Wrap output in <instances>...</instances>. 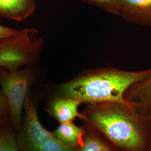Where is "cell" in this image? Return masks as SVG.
Returning a JSON list of instances; mask_svg holds the SVG:
<instances>
[{
	"instance_id": "6da1fadb",
	"label": "cell",
	"mask_w": 151,
	"mask_h": 151,
	"mask_svg": "<svg viewBox=\"0 0 151 151\" xmlns=\"http://www.w3.org/2000/svg\"><path fill=\"white\" fill-rule=\"evenodd\" d=\"M82 116L118 151H147L149 117L134 107L116 102L88 105Z\"/></svg>"
},
{
	"instance_id": "7a4b0ae2",
	"label": "cell",
	"mask_w": 151,
	"mask_h": 151,
	"mask_svg": "<svg viewBox=\"0 0 151 151\" xmlns=\"http://www.w3.org/2000/svg\"><path fill=\"white\" fill-rule=\"evenodd\" d=\"M151 74V68L128 71L108 67L87 70L60 85L58 90L60 97L76 100L81 104L116 102L134 107L125 99L124 93L132 85Z\"/></svg>"
},
{
	"instance_id": "3957f363",
	"label": "cell",
	"mask_w": 151,
	"mask_h": 151,
	"mask_svg": "<svg viewBox=\"0 0 151 151\" xmlns=\"http://www.w3.org/2000/svg\"><path fill=\"white\" fill-rule=\"evenodd\" d=\"M36 28L22 29L17 34L0 39V69L15 71L35 65L43 49V40Z\"/></svg>"
},
{
	"instance_id": "277c9868",
	"label": "cell",
	"mask_w": 151,
	"mask_h": 151,
	"mask_svg": "<svg viewBox=\"0 0 151 151\" xmlns=\"http://www.w3.org/2000/svg\"><path fill=\"white\" fill-rule=\"evenodd\" d=\"M35 70V65L15 71L0 69V86L7 103L11 120L15 125L21 122L24 104Z\"/></svg>"
},
{
	"instance_id": "5b68a950",
	"label": "cell",
	"mask_w": 151,
	"mask_h": 151,
	"mask_svg": "<svg viewBox=\"0 0 151 151\" xmlns=\"http://www.w3.org/2000/svg\"><path fill=\"white\" fill-rule=\"evenodd\" d=\"M25 125L22 138V145L28 151H39L41 147L54 136L40 123L34 104L27 97L24 106Z\"/></svg>"
},
{
	"instance_id": "8992f818",
	"label": "cell",
	"mask_w": 151,
	"mask_h": 151,
	"mask_svg": "<svg viewBox=\"0 0 151 151\" xmlns=\"http://www.w3.org/2000/svg\"><path fill=\"white\" fill-rule=\"evenodd\" d=\"M118 16L127 22L151 27V0H119Z\"/></svg>"
},
{
	"instance_id": "52a82bcc",
	"label": "cell",
	"mask_w": 151,
	"mask_h": 151,
	"mask_svg": "<svg viewBox=\"0 0 151 151\" xmlns=\"http://www.w3.org/2000/svg\"><path fill=\"white\" fill-rule=\"evenodd\" d=\"M125 99L132 103L139 113L147 115L151 111V74L132 85L124 93Z\"/></svg>"
},
{
	"instance_id": "ba28073f",
	"label": "cell",
	"mask_w": 151,
	"mask_h": 151,
	"mask_svg": "<svg viewBox=\"0 0 151 151\" xmlns=\"http://www.w3.org/2000/svg\"><path fill=\"white\" fill-rule=\"evenodd\" d=\"M35 9L36 0H0V17L15 22L25 20Z\"/></svg>"
},
{
	"instance_id": "9c48e42d",
	"label": "cell",
	"mask_w": 151,
	"mask_h": 151,
	"mask_svg": "<svg viewBox=\"0 0 151 151\" xmlns=\"http://www.w3.org/2000/svg\"><path fill=\"white\" fill-rule=\"evenodd\" d=\"M81 104L76 100L59 97L51 103L50 111L60 123H68L77 118L82 119V114L78 111V107Z\"/></svg>"
},
{
	"instance_id": "30bf717a",
	"label": "cell",
	"mask_w": 151,
	"mask_h": 151,
	"mask_svg": "<svg viewBox=\"0 0 151 151\" xmlns=\"http://www.w3.org/2000/svg\"><path fill=\"white\" fill-rule=\"evenodd\" d=\"M84 133L83 130L70 122L60 124L52 134L65 144L76 146L82 143Z\"/></svg>"
},
{
	"instance_id": "8fae6325",
	"label": "cell",
	"mask_w": 151,
	"mask_h": 151,
	"mask_svg": "<svg viewBox=\"0 0 151 151\" xmlns=\"http://www.w3.org/2000/svg\"><path fill=\"white\" fill-rule=\"evenodd\" d=\"M78 151H119L107 139L90 132L85 135Z\"/></svg>"
},
{
	"instance_id": "7c38bea8",
	"label": "cell",
	"mask_w": 151,
	"mask_h": 151,
	"mask_svg": "<svg viewBox=\"0 0 151 151\" xmlns=\"http://www.w3.org/2000/svg\"><path fill=\"white\" fill-rule=\"evenodd\" d=\"M118 16L119 0H80Z\"/></svg>"
},
{
	"instance_id": "4fadbf2b",
	"label": "cell",
	"mask_w": 151,
	"mask_h": 151,
	"mask_svg": "<svg viewBox=\"0 0 151 151\" xmlns=\"http://www.w3.org/2000/svg\"><path fill=\"white\" fill-rule=\"evenodd\" d=\"M75 147L65 144L53 137L44 144L39 151H74Z\"/></svg>"
},
{
	"instance_id": "5bb4252c",
	"label": "cell",
	"mask_w": 151,
	"mask_h": 151,
	"mask_svg": "<svg viewBox=\"0 0 151 151\" xmlns=\"http://www.w3.org/2000/svg\"><path fill=\"white\" fill-rule=\"evenodd\" d=\"M0 151H18L14 138L8 134H0Z\"/></svg>"
},
{
	"instance_id": "9a60e30c",
	"label": "cell",
	"mask_w": 151,
	"mask_h": 151,
	"mask_svg": "<svg viewBox=\"0 0 151 151\" xmlns=\"http://www.w3.org/2000/svg\"><path fill=\"white\" fill-rule=\"evenodd\" d=\"M20 30L6 27L0 25V39L17 34L20 32Z\"/></svg>"
},
{
	"instance_id": "2e32d148",
	"label": "cell",
	"mask_w": 151,
	"mask_h": 151,
	"mask_svg": "<svg viewBox=\"0 0 151 151\" xmlns=\"http://www.w3.org/2000/svg\"><path fill=\"white\" fill-rule=\"evenodd\" d=\"M7 109L9 110L7 103L6 101L5 97L4 96L2 92L0 86V116L1 115L4 113L6 109Z\"/></svg>"
},
{
	"instance_id": "e0dca14e",
	"label": "cell",
	"mask_w": 151,
	"mask_h": 151,
	"mask_svg": "<svg viewBox=\"0 0 151 151\" xmlns=\"http://www.w3.org/2000/svg\"><path fill=\"white\" fill-rule=\"evenodd\" d=\"M149 117V121H150V143L148 148L147 151H151V111L150 113L148 114Z\"/></svg>"
}]
</instances>
